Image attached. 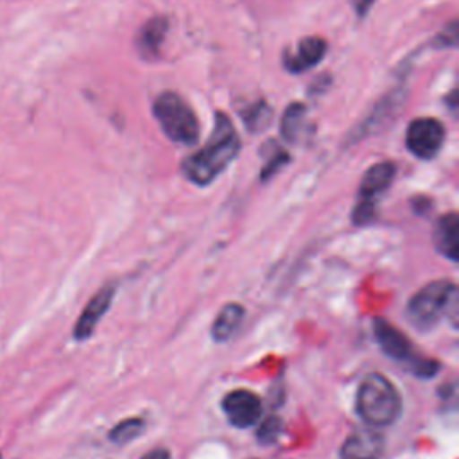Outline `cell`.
Instances as JSON below:
<instances>
[{
  "mask_svg": "<svg viewBox=\"0 0 459 459\" xmlns=\"http://www.w3.org/2000/svg\"><path fill=\"white\" fill-rule=\"evenodd\" d=\"M238 151L240 136L233 122L226 113L217 111L210 138L199 151L183 160L181 172L190 183L206 186L224 172V169L237 158Z\"/></svg>",
  "mask_w": 459,
  "mask_h": 459,
  "instance_id": "cell-1",
  "label": "cell"
},
{
  "mask_svg": "<svg viewBox=\"0 0 459 459\" xmlns=\"http://www.w3.org/2000/svg\"><path fill=\"white\" fill-rule=\"evenodd\" d=\"M357 414L371 427L393 425L402 412V398L389 378L369 373L362 378L355 400Z\"/></svg>",
  "mask_w": 459,
  "mask_h": 459,
  "instance_id": "cell-2",
  "label": "cell"
},
{
  "mask_svg": "<svg viewBox=\"0 0 459 459\" xmlns=\"http://www.w3.org/2000/svg\"><path fill=\"white\" fill-rule=\"evenodd\" d=\"M409 321L420 330L434 328L443 317L457 323V285L450 280H436L423 285L407 305Z\"/></svg>",
  "mask_w": 459,
  "mask_h": 459,
  "instance_id": "cell-3",
  "label": "cell"
},
{
  "mask_svg": "<svg viewBox=\"0 0 459 459\" xmlns=\"http://www.w3.org/2000/svg\"><path fill=\"white\" fill-rule=\"evenodd\" d=\"M152 115L165 136L181 145L199 140V122L190 104L176 91H163L154 99Z\"/></svg>",
  "mask_w": 459,
  "mask_h": 459,
  "instance_id": "cell-4",
  "label": "cell"
},
{
  "mask_svg": "<svg viewBox=\"0 0 459 459\" xmlns=\"http://www.w3.org/2000/svg\"><path fill=\"white\" fill-rule=\"evenodd\" d=\"M373 333L380 350L396 362L409 364L411 371L421 378H430L439 371V362L432 359L420 357L412 342L389 321L377 317L373 321Z\"/></svg>",
  "mask_w": 459,
  "mask_h": 459,
  "instance_id": "cell-5",
  "label": "cell"
},
{
  "mask_svg": "<svg viewBox=\"0 0 459 459\" xmlns=\"http://www.w3.org/2000/svg\"><path fill=\"white\" fill-rule=\"evenodd\" d=\"M445 140V127L437 118L421 117L414 118L405 133L407 149L420 160L434 158Z\"/></svg>",
  "mask_w": 459,
  "mask_h": 459,
  "instance_id": "cell-6",
  "label": "cell"
},
{
  "mask_svg": "<svg viewBox=\"0 0 459 459\" xmlns=\"http://www.w3.org/2000/svg\"><path fill=\"white\" fill-rule=\"evenodd\" d=\"M222 412L233 427L247 429L258 423L262 414V402L255 393L247 389H235L222 398Z\"/></svg>",
  "mask_w": 459,
  "mask_h": 459,
  "instance_id": "cell-7",
  "label": "cell"
},
{
  "mask_svg": "<svg viewBox=\"0 0 459 459\" xmlns=\"http://www.w3.org/2000/svg\"><path fill=\"white\" fill-rule=\"evenodd\" d=\"M113 296H115V283H106L102 289H99L93 294V298L86 303L82 314L79 316V319L74 326V339L84 341L93 333L97 323L108 312V308L113 301Z\"/></svg>",
  "mask_w": 459,
  "mask_h": 459,
  "instance_id": "cell-8",
  "label": "cell"
},
{
  "mask_svg": "<svg viewBox=\"0 0 459 459\" xmlns=\"http://www.w3.org/2000/svg\"><path fill=\"white\" fill-rule=\"evenodd\" d=\"M328 43L326 39L319 36H308L303 38L296 48V52H285L283 54V66L290 74H299L314 68L323 56L326 54Z\"/></svg>",
  "mask_w": 459,
  "mask_h": 459,
  "instance_id": "cell-9",
  "label": "cell"
},
{
  "mask_svg": "<svg viewBox=\"0 0 459 459\" xmlns=\"http://www.w3.org/2000/svg\"><path fill=\"white\" fill-rule=\"evenodd\" d=\"M384 436L380 432L360 429L346 437L341 446V459H378L384 452Z\"/></svg>",
  "mask_w": 459,
  "mask_h": 459,
  "instance_id": "cell-10",
  "label": "cell"
},
{
  "mask_svg": "<svg viewBox=\"0 0 459 459\" xmlns=\"http://www.w3.org/2000/svg\"><path fill=\"white\" fill-rule=\"evenodd\" d=\"M167 32H169V18L161 16V14L149 18L140 27L134 43H136V50L142 56V59L152 61V59L160 57Z\"/></svg>",
  "mask_w": 459,
  "mask_h": 459,
  "instance_id": "cell-11",
  "label": "cell"
},
{
  "mask_svg": "<svg viewBox=\"0 0 459 459\" xmlns=\"http://www.w3.org/2000/svg\"><path fill=\"white\" fill-rule=\"evenodd\" d=\"M434 246L450 262L459 260V219L457 213L450 212L439 217L434 230Z\"/></svg>",
  "mask_w": 459,
  "mask_h": 459,
  "instance_id": "cell-12",
  "label": "cell"
},
{
  "mask_svg": "<svg viewBox=\"0 0 459 459\" xmlns=\"http://www.w3.org/2000/svg\"><path fill=\"white\" fill-rule=\"evenodd\" d=\"M396 174L393 161H380L366 170L359 186V199L377 203V197L391 185Z\"/></svg>",
  "mask_w": 459,
  "mask_h": 459,
  "instance_id": "cell-13",
  "label": "cell"
},
{
  "mask_svg": "<svg viewBox=\"0 0 459 459\" xmlns=\"http://www.w3.org/2000/svg\"><path fill=\"white\" fill-rule=\"evenodd\" d=\"M244 317V307L238 303H228L222 307L219 316L213 319L212 325V337L213 341H228L237 328L240 326V321Z\"/></svg>",
  "mask_w": 459,
  "mask_h": 459,
  "instance_id": "cell-14",
  "label": "cell"
},
{
  "mask_svg": "<svg viewBox=\"0 0 459 459\" xmlns=\"http://www.w3.org/2000/svg\"><path fill=\"white\" fill-rule=\"evenodd\" d=\"M307 108L301 102H292L281 118V136L289 142H296L303 131V120H305Z\"/></svg>",
  "mask_w": 459,
  "mask_h": 459,
  "instance_id": "cell-15",
  "label": "cell"
},
{
  "mask_svg": "<svg viewBox=\"0 0 459 459\" xmlns=\"http://www.w3.org/2000/svg\"><path fill=\"white\" fill-rule=\"evenodd\" d=\"M145 429V421L142 418H127L117 423L109 430V441L115 445H126L133 439H136Z\"/></svg>",
  "mask_w": 459,
  "mask_h": 459,
  "instance_id": "cell-16",
  "label": "cell"
},
{
  "mask_svg": "<svg viewBox=\"0 0 459 459\" xmlns=\"http://www.w3.org/2000/svg\"><path fill=\"white\" fill-rule=\"evenodd\" d=\"M242 120L249 131H262L271 120V108L265 100H258L242 111Z\"/></svg>",
  "mask_w": 459,
  "mask_h": 459,
  "instance_id": "cell-17",
  "label": "cell"
},
{
  "mask_svg": "<svg viewBox=\"0 0 459 459\" xmlns=\"http://www.w3.org/2000/svg\"><path fill=\"white\" fill-rule=\"evenodd\" d=\"M280 432H281V420L278 416H267L256 430V439L262 445H271L278 439Z\"/></svg>",
  "mask_w": 459,
  "mask_h": 459,
  "instance_id": "cell-18",
  "label": "cell"
},
{
  "mask_svg": "<svg viewBox=\"0 0 459 459\" xmlns=\"http://www.w3.org/2000/svg\"><path fill=\"white\" fill-rule=\"evenodd\" d=\"M375 215H377V203L359 199L353 212H351V221L357 226H364V224L373 222Z\"/></svg>",
  "mask_w": 459,
  "mask_h": 459,
  "instance_id": "cell-19",
  "label": "cell"
},
{
  "mask_svg": "<svg viewBox=\"0 0 459 459\" xmlns=\"http://www.w3.org/2000/svg\"><path fill=\"white\" fill-rule=\"evenodd\" d=\"M287 161H289V154L283 151H276L262 169V181H267L271 176H274L278 172V169L283 167Z\"/></svg>",
  "mask_w": 459,
  "mask_h": 459,
  "instance_id": "cell-20",
  "label": "cell"
},
{
  "mask_svg": "<svg viewBox=\"0 0 459 459\" xmlns=\"http://www.w3.org/2000/svg\"><path fill=\"white\" fill-rule=\"evenodd\" d=\"M457 45V22L452 20L445 30H441V34L434 39V47H455Z\"/></svg>",
  "mask_w": 459,
  "mask_h": 459,
  "instance_id": "cell-21",
  "label": "cell"
},
{
  "mask_svg": "<svg viewBox=\"0 0 459 459\" xmlns=\"http://www.w3.org/2000/svg\"><path fill=\"white\" fill-rule=\"evenodd\" d=\"M375 0H353V7H355V13L362 18L366 16V13L369 11V7L373 5Z\"/></svg>",
  "mask_w": 459,
  "mask_h": 459,
  "instance_id": "cell-22",
  "label": "cell"
},
{
  "mask_svg": "<svg viewBox=\"0 0 459 459\" xmlns=\"http://www.w3.org/2000/svg\"><path fill=\"white\" fill-rule=\"evenodd\" d=\"M140 459H170V454H169L167 448H152L151 452H147Z\"/></svg>",
  "mask_w": 459,
  "mask_h": 459,
  "instance_id": "cell-23",
  "label": "cell"
},
{
  "mask_svg": "<svg viewBox=\"0 0 459 459\" xmlns=\"http://www.w3.org/2000/svg\"><path fill=\"white\" fill-rule=\"evenodd\" d=\"M0 459H2V455H0Z\"/></svg>",
  "mask_w": 459,
  "mask_h": 459,
  "instance_id": "cell-24",
  "label": "cell"
}]
</instances>
